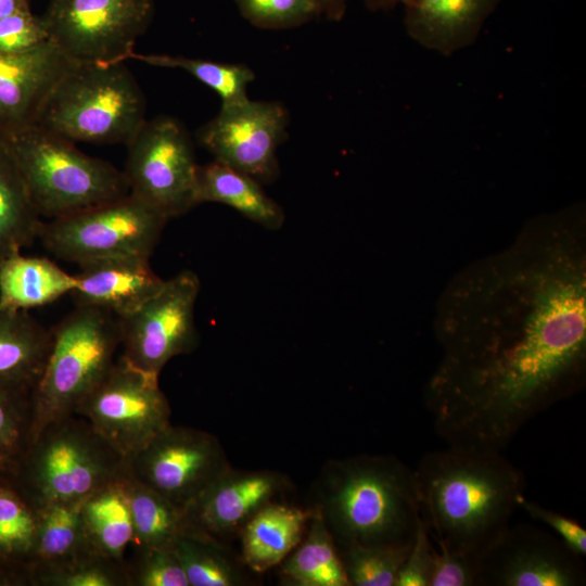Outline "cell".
Returning <instances> with one entry per match:
<instances>
[{"label":"cell","mask_w":586,"mask_h":586,"mask_svg":"<svg viewBox=\"0 0 586 586\" xmlns=\"http://www.w3.org/2000/svg\"><path fill=\"white\" fill-rule=\"evenodd\" d=\"M442 359L425 388L448 446L500 451L586 373V208L536 215L506 249L447 283L435 307Z\"/></svg>","instance_id":"6da1fadb"},{"label":"cell","mask_w":586,"mask_h":586,"mask_svg":"<svg viewBox=\"0 0 586 586\" xmlns=\"http://www.w3.org/2000/svg\"><path fill=\"white\" fill-rule=\"evenodd\" d=\"M420 514L440 550L477 561L509 525L524 479L500 451L448 446L413 470Z\"/></svg>","instance_id":"7a4b0ae2"},{"label":"cell","mask_w":586,"mask_h":586,"mask_svg":"<svg viewBox=\"0 0 586 586\" xmlns=\"http://www.w3.org/2000/svg\"><path fill=\"white\" fill-rule=\"evenodd\" d=\"M319 497L317 507L339 550L410 548L421 520L415 472L393 456L329 462Z\"/></svg>","instance_id":"3957f363"},{"label":"cell","mask_w":586,"mask_h":586,"mask_svg":"<svg viewBox=\"0 0 586 586\" xmlns=\"http://www.w3.org/2000/svg\"><path fill=\"white\" fill-rule=\"evenodd\" d=\"M126 458L81 416L43 426L14 461L10 481L34 508L85 500L119 479Z\"/></svg>","instance_id":"277c9868"},{"label":"cell","mask_w":586,"mask_h":586,"mask_svg":"<svg viewBox=\"0 0 586 586\" xmlns=\"http://www.w3.org/2000/svg\"><path fill=\"white\" fill-rule=\"evenodd\" d=\"M145 120V98L126 62L75 63L36 125L73 142L127 144Z\"/></svg>","instance_id":"5b68a950"},{"label":"cell","mask_w":586,"mask_h":586,"mask_svg":"<svg viewBox=\"0 0 586 586\" xmlns=\"http://www.w3.org/2000/svg\"><path fill=\"white\" fill-rule=\"evenodd\" d=\"M119 347V320L100 308L76 306L51 330L46 364L30 393L29 441L51 421L75 413Z\"/></svg>","instance_id":"8992f818"},{"label":"cell","mask_w":586,"mask_h":586,"mask_svg":"<svg viewBox=\"0 0 586 586\" xmlns=\"http://www.w3.org/2000/svg\"><path fill=\"white\" fill-rule=\"evenodd\" d=\"M7 141L42 218L63 217L129 193L124 171L38 125Z\"/></svg>","instance_id":"52a82bcc"},{"label":"cell","mask_w":586,"mask_h":586,"mask_svg":"<svg viewBox=\"0 0 586 586\" xmlns=\"http://www.w3.org/2000/svg\"><path fill=\"white\" fill-rule=\"evenodd\" d=\"M168 220L128 193L43 221L38 239L55 257L77 265L118 256L151 257Z\"/></svg>","instance_id":"ba28073f"},{"label":"cell","mask_w":586,"mask_h":586,"mask_svg":"<svg viewBox=\"0 0 586 586\" xmlns=\"http://www.w3.org/2000/svg\"><path fill=\"white\" fill-rule=\"evenodd\" d=\"M158 375L120 355L75 413L129 458L171 423L170 405Z\"/></svg>","instance_id":"9c48e42d"},{"label":"cell","mask_w":586,"mask_h":586,"mask_svg":"<svg viewBox=\"0 0 586 586\" xmlns=\"http://www.w3.org/2000/svg\"><path fill=\"white\" fill-rule=\"evenodd\" d=\"M126 145L124 174L130 194L167 219L196 206L199 165L192 140L177 119L158 116L145 120Z\"/></svg>","instance_id":"30bf717a"},{"label":"cell","mask_w":586,"mask_h":586,"mask_svg":"<svg viewBox=\"0 0 586 586\" xmlns=\"http://www.w3.org/2000/svg\"><path fill=\"white\" fill-rule=\"evenodd\" d=\"M153 14V0H51L42 18L73 62L111 64L130 60Z\"/></svg>","instance_id":"8fae6325"},{"label":"cell","mask_w":586,"mask_h":586,"mask_svg":"<svg viewBox=\"0 0 586 586\" xmlns=\"http://www.w3.org/2000/svg\"><path fill=\"white\" fill-rule=\"evenodd\" d=\"M200 292L195 272L183 270L133 311L119 317L122 356L136 367L160 374L174 357L199 344L194 307Z\"/></svg>","instance_id":"7c38bea8"},{"label":"cell","mask_w":586,"mask_h":586,"mask_svg":"<svg viewBox=\"0 0 586 586\" xmlns=\"http://www.w3.org/2000/svg\"><path fill=\"white\" fill-rule=\"evenodd\" d=\"M126 464L135 479L182 509L231 467L215 435L171 423Z\"/></svg>","instance_id":"4fadbf2b"},{"label":"cell","mask_w":586,"mask_h":586,"mask_svg":"<svg viewBox=\"0 0 586 586\" xmlns=\"http://www.w3.org/2000/svg\"><path fill=\"white\" fill-rule=\"evenodd\" d=\"M288 125L289 113L282 104L246 99L221 104L198 138L214 161L259 183H270L279 176L277 151L286 138Z\"/></svg>","instance_id":"5bb4252c"},{"label":"cell","mask_w":586,"mask_h":586,"mask_svg":"<svg viewBox=\"0 0 586 586\" xmlns=\"http://www.w3.org/2000/svg\"><path fill=\"white\" fill-rule=\"evenodd\" d=\"M476 586H581L582 557L558 536L528 524H510L476 561Z\"/></svg>","instance_id":"9a60e30c"},{"label":"cell","mask_w":586,"mask_h":586,"mask_svg":"<svg viewBox=\"0 0 586 586\" xmlns=\"http://www.w3.org/2000/svg\"><path fill=\"white\" fill-rule=\"evenodd\" d=\"M285 486L280 473L230 467L183 509L186 528L224 543Z\"/></svg>","instance_id":"2e32d148"},{"label":"cell","mask_w":586,"mask_h":586,"mask_svg":"<svg viewBox=\"0 0 586 586\" xmlns=\"http://www.w3.org/2000/svg\"><path fill=\"white\" fill-rule=\"evenodd\" d=\"M74 64L51 40L28 52L0 53V137L8 139L36 125Z\"/></svg>","instance_id":"e0dca14e"},{"label":"cell","mask_w":586,"mask_h":586,"mask_svg":"<svg viewBox=\"0 0 586 586\" xmlns=\"http://www.w3.org/2000/svg\"><path fill=\"white\" fill-rule=\"evenodd\" d=\"M78 266L71 293L76 306L100 308L117 318L138 308L165 281L152 269L150 257L118 256Z\"/></svg>","instance_id":"ac0fdd59"},{"label":"cell","mask_w":586,"mask_h":586,"mask_svg":"<svg viewBox=\"0 0 586 586\" xmlns=\"http://www.w3.org/2000/svg\"><path fill=\"white\" fill-rule=\"evenodd\" d=\"M502 0H404L407 35L422 48L449 56L472 46Z\"/></svg>","instance_id":"d6986e66"},{"label":"cell","mask_w":586,"mask_h":586,"mask_svg":"<svg viewBox=\"0 0 586 586\" xmlns=\"http://www.w3.org/2000/svg\"><path fill=\"white\" fill-rule=\"evenodd\" d=\"M311 513L276 501L264 506L240 532L243 564L256 573L279 565L302 540Z\"/></svg>","instance_id":"ffe728a7"},{"label":"cell","mask_w":586,"mask_h":586,"mask_svg":"<svg viewBox=\"0 0 586 586\" xmlns=\"http://www.w3.org/2000/svg\"><path fill=\"white\" fill-rule=\"evenodd\" d=\"M50 342L51 331L26 310L0 308V386L31 393Z\"/></svg>","instance_id":"44dd1931"},{"label":"cell","mask_w":586,"mask_h":586,"mask_svg":"<svg viewBox=\"0 0 586 586\" xmlns=\"http://www.w3.org/2000/svg\"><path fill=\"white\" fill-rule=\"evenodd\" d=\"M75 275L44 257L21 252L0 260V308L28 310L71 294Z\"/></svg>","instance_id":"7402d4cb"},{"label":"cell","mask_w":586,"mask_h":586,"mask_svg":"<svg viewBox=\"0 0 586 586\" xmlns=\"http://www.w3.org/2000/svg\"><path fill=\"white\" fill-rule=\"evenodd\" d=\"M260 184L249 175L214 161L199 165L195 203H221L266 229L278 230L284 222L283 209Z\"/></svg>","instance_id":"603a6c76"},{"label":"cell","mask_w":586,"mask_h":586,"mask_svg":"<svg viewBox=\"0 0 586 586\" xmlns=\"http://www.w3.org/2000/svg\"><path fill=\"white\" fill-rule=\"evenodd\" d=\"M124 474L89 495L81 506V523L87 545L120 563L133 544V525Z\"/></svg>","instance_id":"cb8c5ba5"},{"label":"cell","mask_w":586,"mask_h":586,"mask_svg":"<svg viewBox=\"0 0 586 586\" xmlns=\"http://www.w3.org/2000/svg\"><path fill=\"white\" fill-rule=\"evenodd\" d=\"M36 528V510L0 477V586H30Z\"/></svg>","instance_id":"d4e9b609"},{"label":"cell","mask_w":586,"mask_h":586,"mask_svg":"<svg viewBox=\"0 0 586 586\" xmlns=\"http://www.w3.org/2000/svg\"><path fill=\"white\" fill-rule=\"evenodd\" d=\"M42 224L11 148L0 137V260L33 243Z\"/></svg>","instance_id":"484cf974"},{"label":"cell","mask_w":586,"mask_h":586,"mask_svg":"<svg viewBox=\"0 0 586 586\" xmlns=\"http://www.w3.org/2000/svg\"><path fill=\"white\" fill-rule=\"evenodd\" d=\"M306 537L279 564L293 586H349L339 549L320 509L315 506Z\"/></svg>","instance_id":"4316f807"},{"label":"cell","mask_w":586,"mask_h":586,"mask_svg":"<svg viewBox=\"0 0 586 586\" xmlns=\"http://www.w3.org/2000/svg\"><path fill=\"white\" fill-rule=\"evenodd\" d=\"M80 501L54 502L36 510L37 528L31 556L30 586L39 572L60 564L88 547Z\"/></svg>","instance_id":"83f0119b"},{"label":"cell","mask_w":586,"mask_h":586,"mask_svg":"<svg viewBox=\"0 0 586 586\" xmlns=\"http://www.w3.org/2000/svg\"><path fill=\"white\" fill-rule=\"evenodd\" d=\"M138 548H173L186 530L184 512L179 506L135 479L127 470L123 476Z\"/></svg>","instance_id":"f1b7e54d"},{"label":"cell","mask_w":586,"mask_h":586,"mask_svg":"<svg viewBox=\"0 0 586 586\" xmlns=\"http://www.w3.org/2000/svg\"><path fill=\"white\" fill-rule=\"evenodd\" d=\"M173 549L189 586H240L249 581L244 564L237 562L224 543L209 536L186 528Z\"/></svg>","instance_id":"f546056e"},{"label":"cell","mask_w":586,"mask_h":586,"mask_svg":"<svg viewBox=\"0 0 586 586\" xmlns=\"http://www.w3.org/2000/svg\"><path fill=\"white\" fill-rule=\"evenodd\" d=\"M130 60L151 66L184 71L209 87L221 99V104L244 101L247 86L255 79V73L244 64L219 63L203 59H192L170 54H140L133 52Z\"/></svg>","instance_id":"4dcf8cb0"},{"label":"cell","mask_w":586,"mask_h":586,"mask_svg":"<svg viewBox=\"0 0 586 586\" xmlns=\"http://www.w3.org/2000/svg\"><path fill=\"white\" fill-rule=\"evenodd\" d=\"M31 586H128L126 562L104 557L88 546L36 574Z\"/></svg>","instance_id":"1f68e13d"},{"label":"cell","mask_w":586,"mask_h":586,"mask_svg":"<svg viewBox=\"0 0 586 586\" xmlns=\"http://www.w3.org/2000/svg\"><path fill=\"white\" fill-rule=\"evenodd\" d=\"M409 549L351 546L339 553L349 586H394Z\"/></svg>","instance_id":"d6a6232c"},{"label":"cell","mask_w":586,"mask_h":586,"mask_svg":"<svg viewBox=\"0 0 586 586\" xmlns=\"http://www.w3.org/2000/svg\"><path fill=\"white\" fill-rule=\"evenodd\" d=\"M126 558L128 586H189L173 548L132 547Z\"/></svg>","instance_id":"836d02e7"},{"label":"cell","mask_w":586,"mask_h":586,"mask_svg":"<svg viewBox=\"0 0 586 586\" xmlns=\"http://www.w3.org/2000/svg\"><path fill=\"white\" fill-rule=\"evenodd\" d=\"M30 426V392L0 386V457L14 463L29 442Z\"/></svg>","instance_id":"e575fe53"},{"label":"cell","mask_w":586,"mask_h":586,"mask_svg":"<svg viewBox=\"0 0 586 586\" xmlns=\"http://www.w3.org/2000/svg\"><path fill=\"white\" fill-rule=\"evenodd\" d=\"M241 15L263 29H288L320 16L316 0H234Z\"/></svg>","instance_id":"d590c367"},{"label":"cell","mask_w":586,"mask_h":586,"mask_svg":"<svg viewBox=\"0 0 586 586\" xmlns=\"http://www.w3.org/2000/svg\"><path fill=\"white\" fill-rule=\"evenodd\" d=\"M48 41L50 35L43 18L31 10L0 18V53H24Z\"/></svg>","instance_id":"8d00e7d4"},{"label":"cell","mask_w":586,"mask_h":586,"mask_svg":"<svg viewBox=\"0 0 586 586\" xmlns=\"http://www.w3.org/2000/svg\"><path fill=\"white\" fill-rule=\"evenodd\" d=\"M435 549L429 528L421 518L408 555L402 564L394 586H429Z\"/></svg>","instance_id":"74e56055"},{"label":"cell","mask_w":586,"mask_h":586,"mask_svg":"<svg viewBox=\"0 0 586 586\" xmlns=\"http://www.w3.org/2000/svg\"><path fill=\"white\" fill-rule=\"evenodd\" d=\"M518 507L522 508L534 520L548 525L557 533L574 552L584 557L586 555V531L575 520L545 508L521 495Z\"/></svg>","instance_id":"f35d334b"},{"label":"cell","mask_w":586,"mask_h":586,"mask_svg":"<svg viewBox=\"0 0 586 586\" xmlns=\"http://www.w3.org/2000/svg\"><path fill=\"white\" fill-rule=\"evenodd\" d=\"M476 560L436 550L429 586H476Z\"/></svg>","instance_id":"ab89813d"},{"label":"cell","mask_w":586,"mask_h":586,"mask_svg":"<svg viewBox=\"0 0 586 586\" xmlns=\"http://www.w3.org/2000/svg\"><path fill=\"white\" fill-rule=\"evenodd\" d=\"M320 15L330 21H341L346 13L347 0H316Z\"/></svg>","instance_id":"60d3db41"},{"label":"cell","mask_w":586,"mask_h":586,"mask_svg":"<svg viewBox=\"0 0 586 586\" xmlns=\"http://www.w3.org/2000/svg\"><path fill=\"white\" fill-rule=\"evenodd\" d=\"M24 11H30L29 0H0V18Z\"/></svg>","instance_id":"b9f144b4"},{"label":"cell","mask_w":586,"mask_h":586,"mask_svg":"<svg viewBox=\"0 0 586 586\" xmlns=\"http://www.w3.org/2000/svg\"><path fill=\"white\" fill-rule=\"evenodd\" d=\"M365 5L371 11L390 10L398 4H402L404 0H362Z\"/></svg>","instance_id":"7bdbcfd3"},{"label":"cell","mask_w":586,"mask_h":586,"mask_svg":"<svg viewBox=\"0 0 586 586\" xmlns=\"http://www.w3.org/2000/svg\"><path fill=\"white\" fill-rule=\"evenodd\" d=\"M13 462L10 460L0 457V477L10 475L12 472Z\"/></svg>","instance_id":"ee69618b"}]
</instances>
